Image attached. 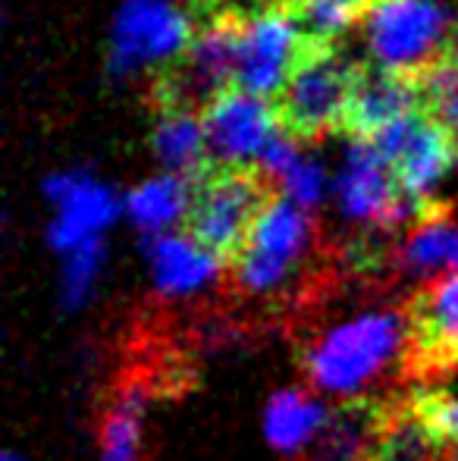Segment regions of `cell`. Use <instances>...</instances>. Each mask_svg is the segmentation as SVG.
I'll return each mask as SVG.
<instances>
[{
  "label": "cell",
  "instance_id": "6da1fadb",
  "mask_svg": "<svg viewBox=\"0 0 458 461\" xmlns=\"http://www.w3.org/2000/svg\"><path fill=\"white\" fill-rule=\"evenodd\" d=\"M415 323L399 308H364L330 323L308 342L301 365L320 395L355 402L383 383L405 358Z\"/></svg>",
  "mask_w": 458,
  "mask_h": 461
},
{
  "label": "cell",
  "instance_id": "7a4b0ae2",
  "mask_svg": "<svg viewBox=\"0 0 458 461\" xmlns=\"http://www.w3.org/2000/svg\"><path fill=\"white\" fill-rule=\"evenodd\" d=\"M453 38L455 16L446 0H377L361 16V44L377 73L424 76L446 57Z\"/></svg>",
  "mask_w": 458,
  "mask_h": 461
},
{
  "label": "cell",
  "instance_id": "3957f363",
  "mask_svg": "<svg viewBox=\"0 0 458 461\" xmlns=\"http://www.w3.org/2000/svg\"><path fill=\"white\" fill-rule=\"evenodd\" d=\"M311 249V211L292 204L283 194H274L264 201L242 251L232 258L238 289L248 295H276L299 276Z\"/></svg>",
  "mask_w": 458,
  "mask_h": 461
},
{
  "label": "cell",
  "instance_id": "277c9868",
  "mask_svg": "<svg viewBox=\"0 0 458 461\" xmlns=\"http://www.w3.org/2000/svg\"><path fill=\"white\" fill-rule=\"evenodd\" d=\"M361 73L337 48L318 41L295 67L292 79L276 97L283 126L301 141L324 139L343 129L352 110L355 86Z\"/></svg>",
  "mask_w": 458,
  "mask_h": 461
},
{
  "label": "cell",
  "instance_id": "5b68a950",
  "mask_svg": "<svg viewBox=\"0 0 458 461\" xmlns=\"http://www.w3.org/2000/svg\"><path fill=\"white\" fill-rule=\"evenodd\" d=\"M195 38L192 16L176 0H122L111 25L107 67L120 79L183 63Z\"/></svg>",
  "mask_w": 458,
  "mask_h": 461
},
{
  "label": "cell",
  "instance_id": "8992f818",
  "mask_svg": "<svg viewBox=\"0 0 458 461\" xmlns=\"http://www.w3.org/2000/svg\"><path fill=\"white\" fill-rule=\"evenodd\" d=\"M367 141H373V148L392 167V176L402 188L405 201L427 217L430 201H436L458 167L455 135L443 129L427 110H418Z\"/></svg>",
  "mask_w": 458,
  "mask_h": 461
},
{
  "label": "cell",
  "instance_id": "52a82bcc",
  "mask_svg": "<svg viewBox=\"0 0 458 461\" xmlns=\"http://www.w3.org/2000/svg\"><path fill=\"white\" fill-rule=\"evenodd\" d=\"M308 54V29L295 6H261L238 19L236 88L280 97Z\"/></svg>",
  "mask_w": 458,
  "mask_h": 461
},
{
  "label": "cell",
  "instance_id": "ba28073f",
  "mask_svg": "<svg viewBox=\"0 0 458 461\" xmlns=\"http://www.w3.org/2000/svg\"><path fill=\"white\" fill-rule=\"evenodd\" d=\"M333 204L339 217L352 226H399L409 220H424L415 204H409L399 188L392 167L383 154L373 148V141L352 135V141L339 154V164L333 170Z\"/></svg>",
  "mask_w": 458,
  "mask_h": 461
},
{
  "label": "cell",
  "instance_id": "9c48e42d",
  "mask_svg": "<svg viewBox=\"0 0 458 461\" xmlns=\"http://www.w3.org/2000/svg\"><path fill=\"white\" fill-rule=\"evenodd\" d=\"M208 132L211 164L220 170H257L270 141L283 132V116L270 97L245 88H227L214 95L202 110Z\"/></svg>",
  "mask_w": 458,
  "mask_h": 461
},
{
  "label": "cell",
  "instance_id": "30bf717a",
  "mask_svg": "<svg viewBox=\"0 0 458 461\" xmlns=\"http://www.w3.org/2000/svg\"><path fill=\"white\" fill-rule=\"evenodd\" d=\"M264 201L267 198H264V185L257 173L217 167L214 173H204L198 179L185 230L229 261L242 251Z\"/></svg>",
  "mask_w": 458,
  "mask_h": 461
},
{
  "label": "cell",
  "instance_id": "8fae6325",
  "mask_svg": "<svg viewBox=\"0 0 458 461\" xmlns=\"http://www.w3.org/2000/svg\"><path fill=\"white\" fill-rule=\"evenodd\" d=\"M44 198L54 211L48 242L60 258L88 242H104L116 217L122 213L120 194L85 170L50 173L44 179Z\"/></svg>",
  "mask_w": 458,
  "mask_h": 461
},
{
  "label": "cell",
  "instance_id": "7c38bea8",
  "mask_svg": "<svg viewBox=\"0 0 458 461\" xmlns=\"http://www.w3.org/2000/svg\"><path fill=\"white\" fill-rule=\"evenodd\" d=\"M145 261L154 292L176 302L211 292L227 270V258L198 242L189 230L145 239Z\"/></svg>",
  "mask_w": 458,
  "mask_h": 461
},
{
  "label": "cell",
  "instance_id": "4fadbf2b",
  "mask_svg": "<svg viewBox=\"0 0 458 461\" xmlns=\"http://www.w3.org/2000/svg\"><path fill=\"white\" fill-rule=\"evenodd\" d=\"M236 44H238V19L217 16L208 19L189 44V54L183 57V76L176 82V92L183 104L204 101L236 86Z\"/></svg>",
  "mask_w": 458,
  "mask_h": 461
},
{
  "label": "cell",
  "instance_id": "5bb4252c",
  "mask_svg": "<svg viewBox=\"0 0 458 461\" xmlns=\"http://www.w3.org/2000/svg\"><path fill=\"white\" fill-rule=\"evenodd\" d=\"M418 110H424L421 82L371 69V73H361L358 86H355L346 129L358 139H373L386 126L418 113Z\"/></svg>",
  "mask_w": 458,
  "mask_h": 461
},
{
  "label": "cell",
  "instance_id": "9a60e30c",
  "mask_svg": "<svg viewBox=\"0 0 458 461\" xmlns=\"http://www.w3.org/2000/svg\"><path fill=\"white\" fill-rule=\"evenodd\" d=\"M195 185L198 179L160 170L157 176L141 179L122 194V213L145 239L176 232L189 223Z\"/></svg>",
  "mask_w": 458,
  "mask_h": 461
},
{
  "label": "cell",
  "instance_id": "2e32d148",
  "mask_svg": "<svg viewBox=\"0 0 458 461\" xmlns=\"http://www.w3.org/2000/svg\"><path fill=\"white\" fill-rule=\"evenodd\" d=\"M333 411L308 389H280L264 408V437L283 456H299L320 443Z\"/></svg>",
  "mask_w": 458,
  "mask_h": 461
},
{
  "label": "cell",
  "instance_id": "e0dca14e",
  "mask_svg": "<svg viewBox=\"0 0 458 461\" xmlns=\"http://www.w3.org/2000/svg\"><path fill=\"white\" fill-rule=\"evenodd\" d=\"M151 151L160 170L198 179V173L211 164L202 113H195L192 104H164L151 129Z\"/></svg>",
  "mask_w": 458,
  "mask_h": 461
},
{
  "label": "cell",
  "instance_id": "ac0fdd59",
  "mask_svg": "<svg viewBox=\"0 0 458 461\" xmlns=\"http://www.w3.org/2000/svg\"><path fill=\"white\" fill-rule=\"evenodd\" d=\"M415 342L430 358L458 365V270L430 279L415 302Z\"/></svg>",
  "mask_w": 458,
  "mask_h": 461
},
{
  "label": "cell",
  "instance_id": "d6986e66",
  "mask_svg": "<svg viewBox=\"0 0 458 461\" xmlns=\"http://www.w3.org/2000/svg\"><path fill=\"white\" fill-rule=\"evenodd\" d=\"M390 420L373 402L355 399L333 411L330 427L318 443V461H371Z\"/></svg>",
  "mask_w": 458,
  "mask_h": 461
},
{
  "label": "cell",
  "instance_id": "ffe728a7",
  "mask_svg": "<svg viewBox=\"0 0 458 461\" xmlns=\"http://www.w3.org/2000/svg\"><path fill=\"white\" fill-rule=\"evenodd\" d=\"M458 251V223L446 217H424L405 232L399 245V267L409 276L436 279L440 274L455 270Z\"/></svg>",
  "mask_w": 458,
  "mask_h": 461
},
{
  "label": "cell",
  "instance_id": "44dd1931",
  "mask_svg": "<svg viewBox=\"0 0 458 461\" xmlns=\"http://www.w3.org/2000/svg\"><path fill=\"white\" fill-rule=\"evenodd\" d=\"M141 427H145V393L126 386L104 414L101 461H141Z\"/></svg>",
  "mask_w": 458,
  "mask_h": 461
},
{
  "label": "cell",
  "instance_id": "7402d4cb",
  "mask_svg": "<svg viewBox=\"0 0 458 461\" xmlns=\"http://www.w3.org/2000/svg\"><path fill=\"white\" fill-rule=\"evenodd\" d=\"M107 261L104 242H88L60 258V302L67 311H79L92 302Z\"/></svg>",
  "mask_w": 458,
  "mask_h": 461
},
{
  "label": "cell",
  "instance_id": "603a6c76",
  "mask_svg": "<svg viewBox=\"0 0 458 461\" xmlns=\"http://www.w3.org/2000/svg\"><path fill=\"white\" fill-rule=\"evenodd\" d=\"M274 185L280 188L283 198L305 207V211H318L327 198H333V173H327V167L314 154H308L305 148L280 173V179Z\"/></svg>",
  "mask_w": 458,
  "mask_h": 461
},
{
  "label": "cell",
  "instance_id": "cb8c5ba5",
  "mask_svg": "<svg viewBox=\"0 0 458 461\" xmlns=\"http://www.w3.org/2000/svg\"><path fill=\"white\" fill-rule=\"evenodd\" d=\"M377 0H295L292 6L305 23L308 35L330 44L333 38L346 35L352 23H361V16Z\"/></svg>",
  "mask_w": 458,
  "mask_h": 461
},
{
  "label": "cell",
  "instance_id": "d4e9b609",
  "mask_svg": "<svg viewBox=\"0 0 458 461\" xmlns=\"http://www.w3.org/2000/svg\"><path fill=\"white\" fill-rule=\"evenodd\" d=\"M424 110L458 139V54H446L421 76Z\"/></svg>",
  "mask_w": 458,
  "mask_h": 461
},
{
  "label": "cell",
  "instance_id": "484cf974",
  "mask_svg": "<svg viewBox=\"0 0 458 461\" xmlns=\"http://www.w3.org/2000/svg\"><path fill=\"white\" fill-rule=\"evenodd\" d=\"M443 461H458V439L446 449V458H443Z\"/></svg>",
  "mask_w": 458,
  "mask_h": 461
},
{
  "label": "cell",
  "instance_id": "4316f807",
  "mask_svg": "<svg viewBox=\"0 0 458 461\" xmlns=\"http://www.w3.org/2000/svg\"><path fill=\"white\" fill-rule=\"evenodd\" d=\"M453 48H455V54H458V16H455V38H453Z\"/></svg>",
  "mask_w": 458,
  "mask_h": 461
},
{
  "label": "cell",
  "instance_id": "83f0119b",
  "mask_svg": "<svg viewBox=\"0 0 458 461\" xmlns=\"http://www.w3.org/2000/svg\"><path fill=\"white\" fill-rule=\"evenodd\" d=\"M4 461H19V458L13 456V452H6V456H4Z\"/></svg>",
  "mask_w": 458,
  "mask_h": 461
},
{
  "label": "cell",
  "instance_id": "f1b7e54d",
  "mask_svg": "<svg viewBox=\"0 0 458 461\" xmlns=\"http://www.w3.org/2000/svg\"><path fill=\"white\" fill-rule=\"evenodd\" d=\"M455 270H458V251H455Z\"/></svg>",
  "mask_w": 458,
  "mask_h": 461
}]
</instances>
